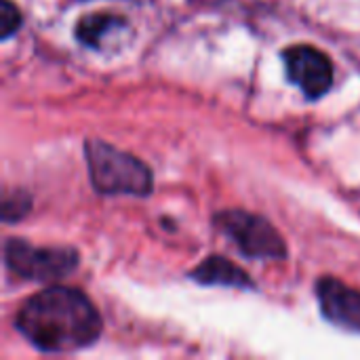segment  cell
Segmentation results:
<instances>
[{
  "label": "cell",
  "instance_id": "cell-1",
  "mask_svg": "<svg viewBox=\"0 0 360 360\" xmlns=\"http://www.w3.org/2000/svg\"><path fill=\"white\" fill-rule=\"evenodd\" d=\"M15 327L38 350L59 354L95 344L101 335V316L82 291L53 285L21 306Z\"/></svg>",
  "mask_w": 360,
  "mask_h": 360
},
{
  "label": "cell",
  "instance_id": "cell-2",
  "mask_svg": "<svg viewBox=\"0 0 360 360\" xmlns=\"http://www.w3.org/2000/svg\"><path fill=\"white\" fill-rule=\"evenodd\" d=\"M84 156L91 184L99 194L148 196L154 188L150 167L133 154H127L108 141L86 139Z\"/></svg>",
  "mask_w": 360,
  "mask_h": 360
},
{
  "label": "cell",
  "instance_id": "cell-3",
  "mask_svg": "<svg viewBox=\"0 0 360 360\" xmlns=\"http://www.w3.org/2000/svg\"><path fill=\"white\" fill-rule=\"evenodd\" d=\"M78 251L72 247H32L21 238L4 245L6 268L23 281H59L78 268Z\"/></svg>",
  "mask_w": 360,
  "mask_h": 360
},
{
  "label": "cell",
  "instance_id": "cell-4",
  "mask_svg": "<svg viewBox=\"0 0 360 360\" xmlns=\"http://www.w3.org/2000/svg\"><path fill=\"white\" fill-rule=\"evenodd\" d=\"M215 226L253 259H285L287 245L278 230L262 215L243 209H228L215 215Z\"/></svg>",
  "mask_w": 360,
  "mask_h": 360
},
{
  "label": "cell",
  "instance_id": "cell-5",
  "mask_svg": "<svg viewBox=\"0 0 360 360\" xmlns=\"http://www.w3.org/2000/svg\"><path fill=\"white\" fill-rule=\"evenodd\" d=\"M283 61L289 80L308 99H321L333 86V63L316 46L293 44L283 51Z\"/></svg>",
  "mask_w": 360,
  "mask_h": 360
},
{
  "label": "cell",
  "instance_id": "cell-6",
  "mask_svg": "<svg viewBox=\"0 0 360 360\" xmlns=\"http://www.w3.org/2000/svg\"><path fill=\"white\" fill-rule=\"evenodd\" d=\"M316 295L323 314L338 327L360 331V291L346 283L325 276L316 283Z\"/></svg>",
  "mask_w": 360,
  "mask_h": 360
},
{
  "label": "cell",
  "instance_id": "cell-7",
  "mask_svg": "<svg viewBox=\"0 0 360 360\" xmlns=\"http://www.w3.org/2000/svg\"><path fill=\"white\" fill-rule=\"evenodd\" d=\"M190 278L200 283V285H219V287H236V289H253L255 283L249 278V274L232 264L226 257L211 255L202 264H198L192 272Z\"/></svg>",
  "mask_w": 360,
  "mask_h": 360
},
{
  "label": "cell",
  "instance_id": "cell-8",
  "mask_svg": "<svg viewBox=\"0 0 360 360\" xmlns=\"http://www.w3.org/2000/svg\"><path fill=\"white\" fill-rule=\"evenodd\" d=\"M122 23H124V19L118 17V15H112V13H93V15H86V17H82L78 21V25H76V38L82 44H86V46L99 49L101 42H103V38L112 30L120 27Z\"/></svg>",
  "mask_w": 360,
  "mask_h": 360
},
{
  "label": "cell",
  "instance_id": "cell-9",
  "mask_svg": "<svg viewBox=\"0 0 360 360\" xmlns=\"http://www.w3.org/2000/svg\"><path fill=\"white\" fill-rule=\"evenodd\" d=\"M30 207H32V198L17 190V192H6L4 198H2V219L8 224V221H19L21 217H25L30 213Z\"/></svg>",
  "mask_w": 360,
  "mask_h": 360
},
{
  "label": "cell",
  "instance_id": "cell-10",
  "mask_svg": "<svg viewBox=\"0 0 360 360\" xmlns=\"http://www.w3.org/2000/svg\"><path fill=\"white\" fill-rule=\"evenodd\" d=\"M21 27V13L13 0H0V40H8Z\"/></svg>",
  "mask_w": 360,
  "mask_h": 360
}]
</instances>
